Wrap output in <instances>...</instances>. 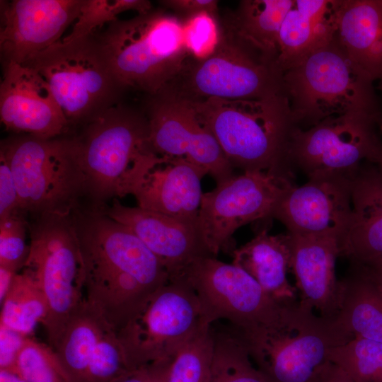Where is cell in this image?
<instances>
[{
  "instance_id": "6da1fadb",
  "label": "cell",
  "mask_w": 382,
  "mask_h": 382,
  "mask_svg": "<svg viewBox=\"0 0 382 382\" xmlns=\"http://www.w3.org/2000/svg\"><path fill=\"white\" fill-rule=\"evenodd\" d=\"M72 219L81 256L84 299L118 331L169 282L154 254L103 208L76 211Z\"/></svg>"
},
{
  "instance_id": "7a4b0ae2",
  "label": "cell",
  "mask_w": 382,
  "mask_h": 382,
  "mask_svg": "<svg viewBox=\"0 0 382 382\" xmlns=\"http://www.w3.org/2000/svg\"><path fill=\"white\" fill-rule=\"evenodd\" d=\"M189 102L202 123L214 136L233 168L294 178L288 148L297 127L285 95Z\"/></svg>"
},
{
  "instance_id": "3957f363",
  "label": "cell",
  "mask_w": 382,
  "mask_h": 382,
  "mask_svg": "<svg viewBox=\"0 0 382 382\" xmlns=\"http://www.w3.org/2000/svg\"><path fill=\"white\" fill-rule=\"evenodd\" d=\"M373 81L348 56L335 34L283 74L295 126L308 129L330 117L365 113L382 121Z\"/></svg>"
},
{
  "instance_id": "277c9868",
  "label": "cell",
  "mask_w": 382,
  "mask_h": 382,
  "mask_svg": "<svg viewBox=\"0 0 382 382\" xmlns=\"http://www.w3.org/2000/svg\"><path fill=\"white\" fill-rule=\"evenodd\" d=\"M277 57L239 35L224 18L212 52L202 59L190 57L160 91L190 102L285 95Z\"/></svg>"
},
{
  "instance_id": "5b68a950",
  "label": "cell",
  "mask_w": 382,
  "mask_h": 382,
  "mask_svg": "<svg viewBox=\"0 0 382 382\" xmlns=\"http://www.w3.org/2000/svg\"><path fill=\"white\" fill-rule=\"evenodd\" d=\"M241 335L270 382H320L332 364L331 351L354 337L335 319L316 315L298 300L285 306L275 325Z\"/></svg>"
},
{
  "instance_id": "8992f818",
  "label": "cell",
  "mask_w": 382,
  "mask_h": 382,
  "mask_svg": "<svg viewBox=\"0 0 382 382\" xmlns=\"http://www.w3.org/2000/svg\"><path fill=\"white\" fill-rule=\"evenodd\" d=\"M13 173L18 210L34 217L72 216L88 196L86 174L74 136L42 139L22 134L2 141Z\"/></svg>"
},
{
  "instance_id": "52a82bcc",
  "label": "cell",
  "mask_w": 382,
  "mask_h": 382,
  "mask_svg": "<svg viewBox=\"0 0 382 382\" xmlns=\"http://www.w3.org/2000/svg\"><path fill=\"white\" fill-rule=\"evenodd\" d=\"M94 33L125 90L158 93L190 57L184 19L166 10L153 8L129 19H117Z\"/></svg>"
},
{
  "instance_id": "ba28073f",
  "label": "cell",
  "mask_w": 382,
  "mask_h": 382,
  "mask_svg": "<svg viewBox=\"0 0 382 382\" xmlns=\"http://www.w3.org/2000/svg\"><path fill=\"white\" fill-rule=\"evenodd\" d=\"M23 64L46 80L71 128L82 127L119 104L125 90L95 33L60 40Z\"/></svg>"
},
{
  "instance_id": "9c48e42d",
  "label": "cell",
  "mask_w": 382,
  "mask_h": 382,
  "mask_svg": "<svg viewBox=\"0 0 382 382\" xmlns=\"http://www.w3.org/2000/svg\"><path fill=\"white\" fill-rule=\"evenodd\" d=\"M74 135L93 207L129 195L137 164L151 149L146 114L119 103Z\"/></svg>"
},
{
  "instance_id": "30bf717a",
  "label": "cell",
  "mask_w": 382,
  "mask_h": 382,
  "mask_svg": "<svg viewBox=\"0 0 382 382\" xmlns=\"http://www.w3.org/2000/svg\"><path fill=\"white\" fill-rule=\"evenodd\" d=\"M29 224V270L47 301L42 323L53 348L83 299V270L72 216H42Z\"/></svg>"
},
{
  "instance_id": "8fae6325",
  "label": "cell",
  "mask_w": 382,
  "mask_h": 382,
  "mask_svg": "<svg viewBox=\"0 0 382 382\" xmlns=\"http://www.w3.org/2000/svg\"><path fill=\"white\" fill-rule=\"evenodd\" d=\"M208 325L189 282L184 277L169 280L117 331L128 370L172 359Z\"/></svg>"
},
{
  "instance_id": "7c38bea8",
  "label": "cell",
  "mask_w": 382,
  "mask_h": 382,
  "mask_svg": "<svg viewBox=\"0 0 382 382\" xmlns=\"http://www.w3.org/2000/svg\"><path fill=\"white\" fill-rule=\"evenodd\" d=\"M183 277L197 293L207 323L226 320L243 334L275 325L291 303L274 299L243 270L214 256L195 260Z\"/></svg>"
},
{
  "instance_id": "4fadbf2b",
  "label": "cell",
  "mask_w": 382,
  "mask_h": 382,
  "mask_svg": "<svg viewBox=\"0 0 382 382\" xmlns=\"http://www.w3.org/2000/svg\"><path fill=\"white\" fill-rule=\"evenodd\" d=\"M294 178L266 171L233 175L202 195L197 226L206 246L215 257L231 249L233 233L241 226L272 213L282 194L294 185Z\"/></svg>"
},
{
  "instance_id": "5bb4252c",
  "label": "cell",
  "mask_w": 382,
  "mask_h": 382,
  "mask_svg": "<svg viewBox=\"0 0 382 382\" xmlns=\"http://www.w3.org/2000/svg\"><path fill=\"white\" fill-rule=\"evenodd\" d=\"M382 121L365 113L330 117L292 132L288 161L307 178L320 173H354L382 141Z\"/></svg>"
},
{
  "instance_id": "9a60e30c",
  "label": "cell",
  "mask_w": 382,
  "mask_h": 382,
  "mask_svg": "<svg viewBox=\"0 0 382 382\" xmlns=\"http://www.w3.org/2000/svg\"><path fill=\"white\" fill-rule=\"evenodd\" d=\"M146 116L149 146L156 154L183 158L199 166L216 185L233 175L216 139L189 101L158 92L150 96Z\"/></svg>"
},
{
  "instance_id": "2e32d148",
  "label": "cell",
  "mask_w": 382,
  "mask_h": 382,
  "mask_svg": "<svg viewBox=\"0 0 382 382\" xmlns=\"http://www.w3.org/2000/svg\"><path fill=\"white\" fill-rule=\"evenodd\" d=\"M354 173H320L308 177L303 185H294L282 194L272 218L282 223L291 234L330 236L339 241L350 219Z\"/></svg>"
},
{
  "instance_id": "e0dca14e",
  "label": "cell",
  "mask_w": 382,
  "mask_h": 382,
  "mask_svg": "<svg viewBox=\"0 0 382 382\" xmlns=\"http://www.w3.org/2000/svg\"><path fill=\"white\" fill-rule=\"evenodd\" d=\"M83 0H13L0 3L2 65L24 64L58 42L76 21Z\"/></svg>"
},
{
  "instance_id": "ac0fdd59",
  "label": "cell",
  "mask_w": 382,
  "mask_h": 382,
  "mask_svg": "<svg viewBox=\"0 0 382 382\" xmlns=\"http://www.w3.org/2000/svg\"><path fill=\"white\" fill-rule=\"evenodd\" d=\"M207 174L185 158L161 156L150 149L138 163L129 195L141 209L197 222L202 180Z\"/></svg>"
},
{
  "instance_id": "d6986e66",
  "label": "cell",
  "mask_w": 382,
  "mask_h": 382,
  "mask_svg": "<svg viewBox=\"0 0 382 382\" xmlns=\"http://www.w3.org/2000/svg\"><path fill=\"white\" fill-rule=\"evenodd\" d=\"M2 66L0 118L5 128L42 139L66 135L71 127L46 80L24 64Z\"/></svg>"
},
{
  "instance_id": "ffe728a7",
  "label": "cell",
  "mask_w": 382,
  "mask_h": 382,
  "mask_svg": "<svg viewBox=\"0 0 382 382\" xmlns=\"http://www.w3.org/2000/svg\"><path fill=\"white\" fill-rule=\"evenodd\" d=\"M103 209L110 217L129 228L145 244L163 265L169 280L182 278L197 259L214 256L204 243L197 222L139 207H127L117 199Z\"/></svg>"
},
{
  "instance_id": "44dd1931",
  "label": "cell",
  "mask_w": 382,
  "mask_h": 382,
  "mask_svg": "<svg viewBox=\"0 0 382 382\" xmlns=\"http://www.w3.org/2000/svg\"><path fill=\"white\" fill-rule=\"evenodd\" d=\"M289 234L291 271L295 276L299 301L322 317L336 319L341 302L340 280L335 275V262L340 256L338 240Z\"/></svg>"
},
{
  "instance_id": "7402d4cb",
  "label": "cell",
  "mask_w": 382,
  "mask_h": 382,
  "mask_svg": "<svg viewBox=\"0 0 382 382\" xmlns=\"http://www.w3.org/2000/svg\"><path fill=\"white\" fill-rule=\"evenodd\" d=\"M338 245L340 256L350 264L366 266L382 260V175L367 161L353 176L350 219Z\"/></svg>"
},
{
  "instance_id": "603a6c76",
  "label": "cell",
  "mask_w": 382,
  "mask_h": 382,
  "mask_svg": "<svg viewBox=\"0 0 382 382\" xmlns=\"http://www.w3.org/2000/svg\"><path fill=\"white\" fill-rule=\"evenodd\" d=\"M335 35L360 71L382 79V11L376 0H333Z\"/></svg>"
},
{
  "instance_id": "cb8c5ba5",
  "label": "cell",
  "mask_w": 382,
  "mask_h": 382,
  "mask_svg": "<svg viewBox=\"0 0 382 382\" xmlns=\"http://www.w3.org/2000/svg\"><path fill=\"white\" fill-rule=\"evenodd\" d=\"M233 264L251 276L274 299L296 301V289L288 281L291 270V236L286 232L270 235L263 229L232 253Z\"/></svg>"
},
{
  "instance_id": "d4e9b609",
  "label": "cell",
  "mask_w": 382,
  "mask_h": 382,
  "mask_svg": "<svg viewBox=\"0 0 382 382\" xmlns=\"http://www.w3.org/2000/svg\"><path fill=\"white\" fill-rule=\"evenodd\" d=\"M335 34L333 0H294L278 35L277 62L283 73Z\"/></svg>"
},
{
  "instance_id": "484cf974",
  "label": "cell",
  "mask_w": 382,
  "mask_h": 382,
  "mask_svg": "<svg viewBox=\"0 0 382 382\" xmlns=\"http://www.w3.org/2000/svg\"><path fill=\"white\" fill-rule=\"evenodd\" d=\"M112 328L83 298L53 347L72 382H83L103 337Z\"/></svg>"
},
{
  "instance_id": "4316f807",
  "label": "cell",
  "mask_w": 382,
  "mask_h": 382,
  "mask_svg": "<svg viewBox=\"0 0 382 382\" xmlns=\"http://www.w3.org/2000/svg\"><path fill=\"white\" fill-rule=\"evenodd\" d=\"M340 284L336 320L354 337L382 343V294L376 285L361 267L352 264Z\"/></svg>"
},
{
  "instance_id": "83f0119b",
  "label": "cell",
  "mask_w": 382,
  "mask_h": 382,
  "mask_svg": "<svg viewBox=\"0 0 382 382\" xmlns=\"http://www.w3.org/2000/svg\"><path fill=\"white\" fill-rule=\"evenodd\" d=\"M294 0H242L224 19L241 36L278 57L281 25Z\"/></svg>"
},
{
  "instance_id": "f1b7e54d",
  "label": "cell",
  "mask_w": 382,
  "mask_h": 382,
  "mask_svg": "<svg viewBox=\"0 0 382 382\" xmlns=\"http://www.w3.org/2000/svg\"><path fill=\"white\" fill-rule=\"evenodd\" d=\"M1 304L0 324L24 335L32 336L48 312L45 295L31 272L23 267L16 273Z\"/></svg>"
},
{
  "instance_id": "f546056e",
  "label": "cell",
  "mask_w": 382,
  "mask_h": 382,
  "mask_svg": "<svg viewBox=\"0 0 382 382\" xmlns=\"http://www.w3.org/2000/svg\"><path fill=\"white\" fill-rule=\"evenodd\" d=\"M214 347L212 324L204 327L172 359L149 366L158 382H209Z\"/></svg>"
},
{
  "instance_id": "4dcf8cb0",
  "label": "cell",
  "mask_w": 382,
  "mask_h": 382,
  "mask_svg": "<svg viewBox=\"0 0 382 382\" xmlns=\"http://www.w3.org/2000/svg\"><path fill=\"white\" fill-rule=\"evenodd\" d=\"M214 347L209 382H270L254 366L241 333L214 329Z\"/></svg>"
},
{
  "instance_id": "1f68e13d",
  "label": "cell",
  "mask_w": 382,
  "mask_h": 382,
  "mask_svg": "<svg viewBox=\"0 0 382 382\" xmlns=\"http://www.w3.org/2000/svg\"><path fill=\"white\" fill-rule=\"evenodd\" d=\"M330 361L352 382H382V343L354 337L334 348Z\"/></svg>"
},
{
  "instance_id": "d6a6232c",
  "label": "cell",
  "mask_w": 382,
  "mask_h": 382,
  "mask_svg": "<svg viewBox=\"0 0 382 382\" xmlns=\"http://www.w3.org/2000/svg\"><path fill=\"white\" fill-rule=\"evenodd\" d=\"M14 373L26 382H72L54 349L33 336L25 338Z\"/></svg>"
},
{
  "instance_id": "836d02e7",
  "label": "cell",
  "mask_w": 382,
  "mask_h": 382,
  "mask_svg": "<svg viewBox=\"0 0 382 382\" xmlns=\"http://www.w3.org/2000/svg\"><path fill=\"white\" fill-rule=\"evenodd\" d=\"M152 9V4L148 0H83L71 32L62 41L69 42L91 35L101 25L117 20V16L123 12L135 11L144 13Z\"/></svg>"
},
{
  "instance_id": "e575fe53",
  "label": "cell",
  "mask_w": 382,
  "mask_h": 382,
  "mask_svg": "<svg viewBox=\"0 0 382 382\" xmlns=\"http://www.w3.org/2000/svg\"><path fill=\"white\" fill-rule=\"evenodd\" d=\"M28 231L29 223L20 212L0 220V266L16 272L23 267L30 249Z\"/></svg>"
},
{
  "instance_id": "d590c367",
  "label": "cell",
  "mask_w": 382,
  "mask_h": 382,
  "mask_svg": "<svg viewBox=\"0 0 382 382\" xmlns=\"http://www.w3.org/2000/svg\"><path fill=\"white\" fill-rule=\"evenodd\" d=\"M184 21L186 43L190 57L202 59L210 54L219 37L216 18L208 13H201Z\"/></svg>"
},
{
  "instance_id": "8d00e7d4",
  "label": "cell",
  "mask_w": 382,
  "mask_h": 382,
  "mask_svg": "<svg viewBox=\"0 0 382 382\" xmlns=\"http://www.w3.org/2000/svg\"><path fill=\"white\" fill-rule=\"evenodd\" d=\"M18 210V195L11 166L0 151V220Z\"/></svg>"
},
{
  "instance_id": "74e56055",
  "label": "cell",
  "mask_w": 382,
  "mask_h": 382,
  "mask_svg": "<svg viewBox=\"0 0 382 382\" xmlns=\"http://www.w3.org/2000/svg\"><path fill=\"white\" fill-rule=\"evenodd\" d=\"M25 337L0 324V369L15 372L18 355Z\"/></svg>"
},
{
  "instance_id": "f35d334b",
  "label": "cell",
  "mask_w": 382,
  "mask_h": 382,
  "mask_svg": "<svg viewBox=\"0 0 382 382\" xmlns=\"http://www.w3.org/2000/svg\"><path fill=\"white\" fill-rule=\"evenodd\" d=\"M159 3L183 19L201 13H208L216 18L219 9V2L216 0H163Z\"/></svg>"
},
{
  "instance_id": "ab89813d",
  "label": "cell",
  "mask_w": 382,
  "mask_h": 382,
  "mask_svg": "<svg viewBox=\"0 0 382 382\" xmlns=\"http://www.w3.org/2000/svg\"><path fill=\"white\" fill-rule=\"evenodd\" d=\"M114 382H158V381L151 367L146 366L127 371Z\"/></svg>"
},
{
  "instance_id": "60d3db41",
  "label": "cell",
  "mask_w": 382,
  "mask_h": 382,
  "mask_svg": "<svg viewBox=\"0 0 382 382\" xmlns=\"http://www.w3.org/2000/svg\"><path fill=\"white\" fill-rule=\"evenodd\" d=\"M18 272L0 266V303L3 301Z\"/></svg>"
},
{
  "instance_id": "b9f144b4",
  "label": "cell",
  "mask_w": 382,
  "mask_h": 382,
  "mask_svg": "<svg viewBox=\"0 0 382 382\" xmlns=\"http://www.w3.org/2000/svg\"><path fill=\"white\" fill-rule=\"evenodd\" d=\"M357 266L363 269L382 294V260L366 266Z\"/></svg>"
},
{
  "instance_id": "7bdbcfd3",
  "label": "cell",
  "mask_w": 382,
  "mask_h": 382,
  "mask_svg": "<svg viewBox=\"0 0 382 382\" xmlns=\"http://www.w3.org/2000/svg\"><path fill=\"white\" fill-rule=\"evenodd\" d=\"M320 382H352L340 367L331 364L325 372Z\"/></svg>"
},
{
  "instance_id": "ee69618b",
  "label": "cell",
  "mask_w": 382,
  "mask_h": 382,
  "mask_svg": "<svg viewBox=\"0 0 382 382\" xmlns=\"http://www.w3.org/2000/svg\"><path fill=\"white\" fill-rule=\"evenodd\" d=\"M367 161L374 164L382 175V141L377 146Z\"/></svg>"
},
{
  "instance_id": "f6af8a7d",
  "label": "cell",
  "mask_w": 382,
  "mask_h": 382,
  "mask_svg": "<svg viewBox=\"0 0 382 382\" xmlns=\"http://www.w3.org/2000/svg\"><path fill=\"white\" fill-rule=\"evenodd\" d=\"M0 382H26L17 374L8 370L0 369Z\"/></svg>"
},
{
  "instance_id": "bcb514c9",
  "label": "cell",
  "mask_w": 382,
  "mask_h": 382,
  "mask_svg": "<svg viewBox=\"0 0 382 382\" xmlns=\"http://www.w3.org/2000/svg\"><path fill=\"white\" fill-rule=\"evenodd\" d=\"M376 2L382 11V0H376Z\"/></svg>"
},
{
  "instance_id": "7dc6e473",
  "label": "cell",
  "mask_w": 382,
  "mask_h": 382,
  "mask_svg": "<svg viewBox=\"0 0 382 382\" xmlns=\"http://www.w3.org/2000/svg\"><path fill=\"white\" fill-rule=\"evenodd\" d=\"M378 88L382 92V79L379 81Z\"/></svg>"
}]
</instances>
